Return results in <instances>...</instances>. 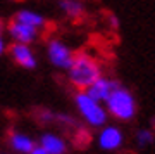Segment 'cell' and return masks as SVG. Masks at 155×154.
Listing matches in <instances>:
<instances>
[{"label":"cell","mask_w":155,"mask_h":154,"mask_svg":"<svg viewBox=\"0 0 155 154\" xmlns=\"http://www.w3.org/2000/svg\"><path fill=\"white\" fill-rule=\"evenodd\" d=\"M110 23H112V26H117V19L114 16H110Z\"/></svg>","instance_id":"cell-16"},{"label":"cell","mask_w":155,"mask_h":154,"mask_svg":"<svg viewBox=\"0 0 155 154\" xmlns=\"http://www.w3.org/2000/svg\"><path fill=\"white\" fill-rule=\"evenodd\" d=\"M47 57H48V62L54 68H57V69H66L67 71V68L71 66V62H72L74 52L62 40L52 38L47 44Z\"/></svg>","instance_id":"cell-4"},{"label":"cell","mask_w":155,"mask_h":154,"mask_svg":"<svg viewBox=\"0 0 155 154\" xmlns=\"http://www.w3.org/2000/svg\"><path fill=\"white\" fill-rule=\"evenodd\" d=\"M14 19L24 23V24H29V26H33V28H38L40 31L47 26V19H45V16H41L40 12L29 11V9H22V11H19L16 16H14Z\"/></svg>","instance_id":"cell-11"},{"label":"cell","mask_w":155,"mask_h":154,"mask_svg":"<svg viewBox=\"0 0 155 154\" xmlns=\"http://www.w3.org/2000/svg\"><path fill=\"white\" fill-rule=\"evenodd\" d=\"M11 55L17 66L24 68V69H35L38 66L36 55H35L33 49L28 44H17V42H14L11 45Z\"/></svg>","instance_id":"cell-6"},{"label":"cell","mask_w":155,"mask_h":154,"mask_svg":"<svg viewBox=\"0 0 155 154\" xmlns=\"http://www.w3.org/2000/svg\"><path fill=\"white\" fill-rule=\"evenodd\" d=\"M38 145L47 151V154H66L67 151V144L66 140L61 137V135H57V133H43L41 137H40V142Z\"/></svg>","instance_id":"cell-9"},{"label":"cell","mask_w":155,"mask_h":154,"mask_svg":"<svg viewBox=\"0 0 155 154\" xmlns=\"http://www.w3.org/2000/svg\"><path fill=\"white\" fill-rule=\"evenodd\" d=\"M5 49H7V47H5V40L2 38V35H0V55L5 52Z\"/></svg>","instance_id":"cell-15"},{"label":"cell","mask_w":155,"mask_h":154,"mask_svg":"<svg viewBox=\"0 0 155 154\" xmlns=\"http://www.w3.org/2000/svg\"><path fill=\"white\" fill-rule=\"evenodd\" d=\"M74 102L79 111V114L90 127H104L107 123V109L98 100L91 99L84 90H79L74 95Z\"/></svg>","instance_id":"cell-3"},{"label":"cell","mask_w":155,"mask_h":154,"mask_svg":"<svg viewBox=\"0 0 155 154\" xmlns=\"http://www.w3.org/2000/svg\"><path fill=\"white\" fill-rule=\"evenodd\" d=\"M117 85H119V83H117L116 80H110V78H107V76H100V78H97L84 92H86L91 99L98 100V102L104 104L107 100V97L110 95V92L117 87Z\"/></svg>","instance_id":"cell-8"},{"label":"cell","mask_w":155,"mask_h":154,"mask_svg":"<svg viewBox=\"0 0 155 154\" xmlns=\"http://www.w3.org/2000/svg\"><path fill=\"white\" fill-rule=\"evenodd\" d=\"M7 31H9V35L12 37L14 42H17V44H28V45L33 44V42H36L38 37H40V33H41L38 28L24 24V23L17 21V19H12V21L9 23Z\"/></svg>","instance_id":"cell-5"},{"label":"cell","mask_w":155,"mask_h":154,"mask_svg":"<svg viewBox=\"0 0 155 154\" xmlns=\"http://www.w3.org/2000/svg\"><path fill=\"white\" fill-rule=\"evenodd\" d=\"M102 76V68L91 55L79 52L74 54L71 66L67 68V80L78 90H86L97 78Z\"/></svg>","instance_id":"cell-1"},{"label":"cell","mask_w":155,"mask_h":154,"mask_svg":"<svg viewBox=\"0 0 155 154\" xmlns=\"http://www.w3.org/2000/svg\"><path fill=\"white\" fill-rule=\"evenodd\" d=\"M0 33H2V23H0Z\"/></svg>","instance_id":"cell-17"},{"label":"cell","mask_w":155,"mask_h":154,"mask_svg":"<svg viewBox=\"0 0 155 154\" xmlns=\"http://www.w3.org/2000/svg\"><path fill=\"white\" fill-rule=\"evenodd\" d=\"M59 9L71 19H79L84 14V5L79 0H59Z\"/></svg>","instance_id":"cell-12"},{"label":"cell","mask_w":155,"mask_h":154,"mask_svg":"<svg viewBox=\"0 0 155 154\" xmlns=\"http://www.w3.org/2000/svg\"><path fill=\"white\" fill-rule=\"evenodd\" d=\"M104 104H105L107 114L114 116L119 121H129L136 114V100L133 94L121 85H117L112 90Z\"/></svg>","instance_id":"cell-2"},{"label":"cell","mask_w":155,"mask_h":154,"mask_svg":"<svg viewBox=\"0 0 155 154\" xmlns=\"http://www.w3.org/2000/svg\"><path fill=\"white\" fill-rule=\"evenodd\" d=\"M0 154H9V152H0Z\"/></svg>","instance_id":"cell-18"},{"label":"cell","mask_w":155,"mask_h":154,"mask_svg":"<svg viewBox=\"0 0 155 154\" xmlns=\"http://www.w3.org/2000/svg\"><path fill=\"white\" fill-rule=\"evenodd\" d=\"M9 145L14 152L17 154H29L31 149L36 145L35 140L29 137L28 133H22V132H12L9 135Z\"/></svg>","instance_id":"cell-10"},{"label":"cell","mask_w":155,"mask_h":154,"mask_svg":"<svg viewBox=\"0 0 155 154\" xmlns=\"http://www.w3.org/2000/svg\"><path fill=\"white\" fill-rule=\"evenodd\" d=\"M155 140L153 133L150 132V130H140L136 133V142H138L140 147H145V145H150V144Z\"/></svg>","instance_id":"cell-13"},{"label":"cell","mask_w":155,"mask_h":154,"mask_svg":"<svg viewBox=\"0 0 155 154\" xmlns=\"http://www.w3.org/2000/svg\"><path fill=\"white\" fill-rule=\"evenodd\" d=\"M98 145L104 151H117L124 142V135L117 127H102L98 133Z\"/></svg>","instance_id":"cell-7"},{"label":"cell","mask_w":155,"mask_h":154,"mask_svg":"<svg viewBox=\"0 0 155 154\" xmlns=\"http://www.w3.org/2000/svg\"><path fill=\"white\" fill-rule=\"evenodd\" d=\"M29 154H47V151H45L41 145H35L33 149H31V152Z\"/></svg>","instance_id":"cell-14"}]
</instances>
